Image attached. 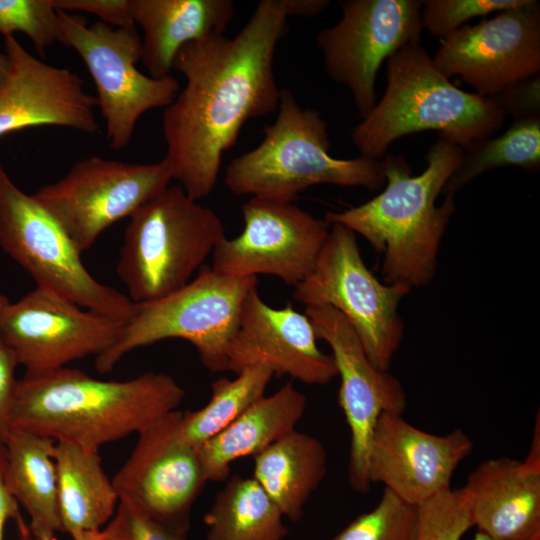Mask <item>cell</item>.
Returning a JSON list of instances; mask_svg holds the SVG:
<instances>
[{"instance_id":"1","label":"cell","mask_w":540,"mask_h":540,"mask_svg":"<svg viewBox=\"0 0 540 540\" xmlns=\"http://www.w3.org/2000/svg\"><path fill=\"white\" fill-rule=\"evenodd\" d=\"M289 17L286 0H262L235 36L210 35L177 52L172 70L186 83L163 112V159L191 199L214 190L243 125L278 109L273 63Z\"/></svg>"},{"instance_id":"25","label":"cell","mask_w":540,"mask_h":540,"mask_svg":"<svg viewBox=\"0 0 540 540\" xmlns=\"http://www.w3.org/2000/svg\"><path fill=\"white\" fill-rule=\"evenodd\" d=\"M58 507L62 532L100 531L113 517L119 495L106 475L98 449L55 443Z\"/></svg>"},{"instance_id":"43","label":"cell","mask_w":540,"mask_h":540,"mask_svg":"<svg viewBox=\"0 0 540 540\" xmlns=\"http://www.w3.org/2000/svg\"><path fill=\"white\" fill-rule=\"evenodd\" d=\"M473 540H493L492 538L488 537L487 535L477 531Z\"/></svg>"},{"instance_id":"20","label":"cell","mask_w":540,"mask_h":540,"mask_svg":"<svg viewBox=\"0 0 540 540\" xmlns=\"http://www.w3.org/2000/svg\"><path fill=\"white\" fill-rule=\"evenodd\" d=\"M4 47L10 72L0 88V137L37 126L98 131L97 99L79 75L37 59L13 35L4 37Z\"/></svg>"},{"instance_id":"39","label":"cell","mask_w":540,"mask_h":540,"mask_svg":"<svg viewBox=\"0 0 540 540\" xmlns=\"http://www.w3.org/2000/svg\"><path fill=\"white\" fill-rule=\"evenodd\" d=\"M330 5L327 0H286V6L291 16H315Z\"/></svg>"},{"instance_id":"31","label":"cell","mask_w":540,"mask_h":540,"mask_svg":"<svg viewBox=\"0 0 540 540\" xmlns=\"http://www.w3.org/2000/svg\"><path fill=\"white\" fill-rule=\"evenodd\" d=\"M27 35L41 57L56 42L66 45L52 0H0V34Z\"/></svg>"},{"instance_id":"4","label":"cell","mask_w":540,"mask_h":540,"mask_svg":"<svg viewBox=\"0 0 540 540\" xmlns=\"http://www.w3.org/2000/svg\"><path fill=\"white\" fill-rule=\"evenodd\" d=\"M506 116L487 97L466 92L443 75L419 44L388 58L383 97L351 133L361 157L381 160L397 139L428 130L466 150L500 130Z\"/></svg>"},{"instance_id":"22","label":"cell","mask_w":540,"mask_h":540,"mask_svg":"<svg viewBox=\"0 0 540 540\" xmlns=\"http://www.w3.org/2000/svg\"><path fill=\"white\" fill-rule=\"evenodd\" d=\"M129 12L143 30L142 63L149 76L163 78L182 46L224 34L235 7L231 0H129Z\"/></svg>"},{"instance_id":"17","label":"cell","mask_w":540,"mask_h":540,"mask_svg":"<svg viewBox=\"0 0 540 540\" xmlns=\"http://www.w3.org/2000/svg\"><path fill=\"white\" fill-rule=\"evenodd\" d=\"M180 419L176 410L140 432L112 481L119 498L187 532L192 506L207 481L197 449L180 437Z\"/></svg>"},{"instance_id":"32","label":"cell","mask_w":540,"mask_h":540,"mask_svg":"<svg viewBox=\"0 0 540 540\" xmlns=\"http://www.w3.org/2000/svg\"><path fill=\"white\" fill-rule=\"evenodd\" d=\"M418 507L416 540H460L473 526L462 488L446 490Z\"/></svg>"},{"instance_id":"2","label":"cell","mask_w":540,"mask_h":540,"mask_svg":"<svg viewBox=\"0 0 540 540\" xmlns=\"http://www.w3.org/2000/svg\"><path fill=\"white\" fill-rule=\"evenodd\" d=\"M463 154L461 146L438 134L426 154L425 170L416 176L402 155H385L383 191L363 204L327 212L324 219L371 244L382 256L384 283L426 286L435 276L441 240L455 211L453 197H444L441 206L436 201Z\"/></svg>"},{"instance_id":"33","label":"cell","mask_w":540,"mask_h":540,"mask_svg":"<svg viewBox=\"0 0 540 540\" xmlns=\"http://www.w3.org/2000/svg\"><path fill=\"white\" fill-rule=\"evenodd\" d=\"M529 2L530 0H425L422 1L421 21L423 29L442 40L474 17L521 7Z\"/></svg>"},{"instance_id":"14","label":"cell","mask_w":540,"mask_h":540,"mask_svg":"<svg viewBox=\"0 0 540 540\" xmlns=\"http://www.w3.org/2000/svg\"><path fill=\"white\" fill-rule=\"evenodd\" d=\"M124 323L37 287L0 313V340L15 354L24 376L42 375L103 353Z\"/></svg>"},{"instance_id":"38","label":"cell","mask_w":540,"mask_h":540,"mask_svg":"<svg viewBox=\"0 0 540 540\" xmlns=\"http://www.w3.org/2000/svg\"><path fill=\"white\" fill-rule=\"evenodd\" d=\"M4 469L5 447L3 444H0V540L4 538L5 525L9 519L17 521L24 536L28 533V529L19 514V505L7 488Z\"/></svg>"},{"instance_id":"12","label":"cell","mask_w":540,"mask_h":540,"mask_svg":"<svg viewBox=\"0 0 540 540\" xmlns=\"http://www.w3.org/2000/svg\"><path fill=\"white\" fill-rule=\"evenodd\" d=\"M341 19L316 35L328 76L346 86L359 116L376 104L375 81L384 60L423 30L420 0H342Z\"/></svg>"},{"instance_id":"35","label":"cell","mask_w":540,"mask_h":540,"mask_svg":"<svg viewBox=\"0 0 540 540\" xmlns=\"http://www.w3.org/2000/svg\"><path fill=\"white\" fill-rule=\"evenodd\" d=\"M491 99L513 120L540 118V73L510 84Z\"/></svg>"},{"instance_id":"40","label":"cell","mask_w":540,"mask_h":540,"mask_svg":"<svg viewBox=\"0 0 540 540\" xmlns=\"http://www.w3.org/2000/svg\"><path fill=\"white\" fill-rule=\"evenodd\" d=\"M10 72V62L5 53H0V88L6 82Z\"/></svg>"},{"instance_id":"10","label":"cell","mask_w":540,"mask_h":540,"mask_svg":"<svg viewBox=\"0 0 540 540\" xmlns=\"http://www.w3.org/2000/svg\"><path fill=\"white\" fill-rule=\"evenodd\" d=\"M66 46L85 63L97 90L106 126V137L114 150L131 140L136 124L147 111L166 108L180 90L171 74L153 78L141 73V38L134 28H118L101 21L88 25L77 14L58 11Z\"/></svg>"},{"instance_id":"26","label":"cell","mask_w":540,"mask_h":540,"mask_svg":"<svg viewBox=\"0 0 540 540\" xmlns=\"http://www.w3.org/2000/svg\"><path fill=\"white\" fill-rule=\"evenodd\" d=\"M253 478L291 522L327 474V453L316 437L296 429L255 455Z\"/></svg>"},{"instance_id":"34","label":"cell","mask_w":540,"mask_h":540,"mask_svg":"<svg viewBox=\"0 0 540 540\" xmlns=\"http://www.w3.org/2000/svg\"><path fill=\"white\" fill-rule=\"evenodd\" d=\"M186 534L126 498H119L113 517L99 531L101 540H186Z\"/></svg>"},{"instance_id":"5","label":"cell","mask_w":540,"mask_h":540,"mask_svg":"<svg viewBox=\"0 0 540 540\" xmlns=\"http://www.w3.org/2000/svg\"><path fill=\"white\" fill-rule=\"evenodd\" d=\"M275 121L252 150L233 159L225 184L234 195L294 202L300 192L317 184L364 187L385 184L381 160L340 159L329 153L328 125L313 108H302L293 92L280 90Z\"/></svg>"},{"instance_id":"7","label":"cell","mask_w":540,"mask_h":540,"mask_svg":"<svg viewBox=\"0 0 540 540\" xmlns=\"http://www.w3.org/2000/svg\"><path fill=\"white\" fill-rule=\"evenodd\" d=\"M257 284V277L227 276L203 265L182 288L150 302L135 303V311L116 341L95 357L96 370L110 372L135 349L179 338L194 346L209 371H228L227 350L244 301Z\"/></svg>"},{"instance_id":"23","label":"cell","mask_w":540,"mask_h":540,"mask_svg":"<svg viewBox=\"0 0 540 540\" xmlns=\"http://www.w3.org/2000/svg\"><path fill=\"white\" fill-rule=\"evenodd\" d=\"M306 405V396L291 382L259 398L226 429L196 448L206 481L226 480L233 462L254 457L296 429Z\"/></svg>"},{"instance_id":"19","label":"cell","mask_w":540,"mask_h":540,"mask_svg":"<svg viewBox=\"0 0 540 540\" xmlns=\"http://www.w3.org/2000/svg\"><path fill=\"white\" fill-rule=\"evenodd\" d=\"M228 371L263 366L275 376H290L309 385H326L337 376L332 355L317 345L309 318L291 306L274 308L257 287L247 295L237 331L227 350Z\"/></svg>"},{"instance_id":"15","label":"cell","mask_w":540,"mask_h":540,"mask_svg":"<svg viewBox=\"0 0 540 540\" xmlns=\"http://www.w3.org/2000/svg\"><path fill=\"white\" fill-rule=\"evenodd\" d=\"M317 339L331 348L341 378L339 404L350 430L348 480L359 493L370 490L369 454L377 421L383 413L402 414L407 398L400 381L368 359L354 329L331 306H307Z\"/></svg>"},{"instance_id":"11","label":"cell","mask_w":540,"mask_h":540,"mask_svg":"<svg viewBox=\"0 0 540 540\" xmlns=\"http://www.w3.org/2000/svg\"><path fill=\"white\" fill-rule=\"evenodd\" d=\"M167 162L128 163L90 156L33 197L61 225L81 252L111 225L129 218L169 186Z\"/></svg>"},{"instance_id":"27","label":"cell","mask_w":540,"mask_h":540,"mask_svg":"<svg viewBox=\"0 0 540 540\" xmlns=\"http://www.w3.org/2000/svg\"><path fill=\"white\" fill-rule=\"evenodd\" d=\"M283 514L253 477L234 475L204 515L207 540H284Z\"/></svg>"},{"instance_id":"36","label":"cell","mask_w":540,"mask_h":540,"mask_svg":"<svg viewBox=\"0 0 540 540\" xmlns=\"http://www.w3.org/2000/svg\"><path fill=\"white\" fill-rule=\"evenodd\" d=\"M58 11L87 12L113 27H136L129 12V0H52Z\"/></svg>"},{"instance_id":"21","label":"cell","mask_w":540,"mask_h":540,"mask_svg":"<svg viewBox=\"0 0 540 540\" xmlns=\"http://www.w3.org/2000/svg\"><path fill=\"white\" fill-rule=\"evenodd\" d=\"M462 490L477 531L493 540L540 535V466L508 457L487 459Z\"/></svg>"},{"instance_id":"45","label":"cell","mask_w":540,"mask_h":540,"mask_svg":"<svg viewBox=\"0 0 540 540\" xmlns=\"http://www.w3.org/2000/svg\"><path fill=\"white\" fill-rule=\"evenodd\" d=\"M26 540H28V539H26Z\"/></svg>"},{"instance_id":"8","label":"cell","mask_w":540,"mask_h":540,"mask_svg":"<svg viewBox=\"0 0 540 540\" xmlns=\"http://www.w3.org/2000/svg\"><path fill=\"white\" fill-rule=\"evenodd\" d=\"M0 246L36 282L77 305L126 323L135 303L97 281L61 225L11 180L0 161Z\"/></svg>"},{"instance_id":"30","label":"cell","mask_w":540,"mask_h":540,"mask_svg":"<svg viewBox=\"0 0 540 540\" xmlns=\"http://www.w3.org/2000/svg\"><path fill=\"white\" fill-rule=\"evenodd\" d=\"M419 507L384 488L372 510L358 516L332 540H416Z\"/></svg>"},{"instance_id":"44","label":"cell","mask_w":540,"mask_h":540,"mask_svg":"<svg viewBox=\"0 0 540 540\" xmlns=\"http://www.w3.org/2000/svg\"><path fill=\"white\" fill-rule=\"evenodd\" d=\"M532 540H540V535L536 536V537L533 538Z\"/></svg>"},{"instance_id":"28","label":"cell","mask_w":540,"mask_h":540,"mask_svg":"<svg viewBox=\"0 0 540 540\" xmlns=\"http://www.w3.org/2000/svg\"><path fill=\"white\" fill-rule=\"evenodd\" d=\"M273 372L263 366H250L234 379L220 377L211 385V397L200 409L181 412L179 434L188 445L198 448L238 419L265 395Z\"/></svg>"},{"instance_id":"6","label":"cell","mask_w":540,"mask_h":540,"mask_svg":"<svg viewBox=\"0 0 540 540\" xmlns=\"http://www.w3.org/2000/svg\"><path fill=\"white\" fill-rule=\"evenodd\" d=\"M128 219L116 272L136 304L185 286L226 237L219 216L180 186H168Z\"/></svg>"},{"instance_id":"18","label":"cell","mask_w":540,"mask_h":540,"mask_svg":"<svg viewBox=\"0 0 540 540\" xmlns=\"http://www.w3.org/2000/svg\"><path fill=\"white\" fill-rule=\"evenodd\" d=\"M472 450L471 438L461 429L435 435L413 426L402 414L383 413L372 437L369 480L419 506L451 489L454 471Z\"/></svg>"},{"instance_id":"3","label":"cell","mask_w":540,"mask_h":540,"mask_svg":"<svg viewBox=\"0 0 540 540\" xmlns=\"http://www.w3.org/2000/svg\"><path fill=\"white\" fill-rule=\"evenodd\" d=\"M184 396V389L166 373L149 371L116 381L63 367L18 380L12 426L99 450L176 411Z\"/></svg>"},{"instance_id":"42","label":"cell","mask_w":540,"mask_h":540,"mask_svg":"<svg viewBox=\"0 0 540 540\" xmlns=\"http://www.w3.org/2000/svg\"><path fill=\"white\" fill-rule=\"evenodd\" d=\"M9 302L10 301L8 300V298L0 292V313L8 305Z\"/></svg>"},{"instance_id":"37","label":"cell","mask_w":540,"mask_h":540,"mask_svg":"<svg viewBox=\"0 0 540 540\" xmlns=\"http://www.w3.org/2000/svg\"><path fill=\"white\" fill-rule=\"evenodd\" d=\"M14 352L0 340V444L6 442L12 426V413L18 379V366Z\"/></svg>"},{"instance_id":"9","label":"cell","mask_w":540,"mask_h":540,"mask_svg":"<svg viewBox=\"0 0 540 540\" xmlns=\"http://www.w3.org/2000/svg\"><path fill=\"white\" fill-rule=\"evenodd\" d=\"M411 289L378 280L362 259L356 234L333 223L312 272L294 287L295 301L328 305L354 329L370 362L388 371L403 335L398 306Z\"/></svg>"},{"instance_id":"41","label":"cell","mask_w":540,"mask_h":540,"mask_svg":"<svg viewBox=\"0 0 540 540\" xmlns=\"http://www.w3.org/2000/svg\"><path fill=\"white\" fill-rule=\"evenodd\" d=\"M73 540H101L99 531L96 532H79L71 536Z\"/></svg>"},{"instance_id":"16","label":"cell","mask_w":540,"mask_h":540,"mask_svg":"<svg viewBox=\"0 0 540 540\" xmlns=\"http://www.w3.org/2000/svg\"><path fill=\"white\" fill-rule=\"evenodd\" d=\"M433 62L448 79L459 76L475 93L492 98L517 81L540 73V5L497 13L464 24L440 40Z\"/></svg>"},{"instance_id":"13","label":"cell","mask_w":540,"mask_h":540,"mask_svg":"<svg viewBox=\"0 0 540 540\" xmlns=\"http://www.w3.org/2000/svg\"><path fill=\"white\" fill-rule=\"evenodd\" d=\"M242 232L212 252V269L233 277L272 275L296 287L312 272L331 224L293 202L252 196Z\"/></svg>"},{"instance_id":"24","label":"cell","mask_w":540,"mask_h":540,"mask_svg":"<svg viewBox=\"0 0 540 540\" xmlns=\"http://www.w3.org/2000/svg\"><path fill=\"white\" fill-rule=\"evenodd\" d=\"M55 441L13 428L5 447L4 476L7 488L30 517L36 540H56L62 532L58 507Z\"/></svg>"},{"instance_id":"29","label":"cell","mask_w":540,"mask_h":540,"mask_svg":"<svg viewBox=\"0 0 540 540\" xmlns=\"http://www.w3.org/2000/svg\"><path fill=\"white\" fill-rule=\"evenodd\" d=\"M516 166L528 172L540 168V118L514 119L505 132L471 144L446 182L442 194L453 197L477 176L495 168Z\"/></svg>"}]
</instances>
